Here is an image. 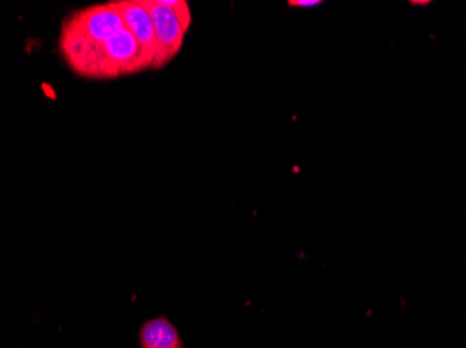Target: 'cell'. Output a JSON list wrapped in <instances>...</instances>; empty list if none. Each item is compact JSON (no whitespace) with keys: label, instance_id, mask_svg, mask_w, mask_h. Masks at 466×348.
Masks as SVG:
<instances>
[{"label":"cell","instance_id":"1","mask_svg":"<svg viewBox=\"0 0 466 348\" xmlns=\"http://www.w3.org/2000/svg\"><path fill=\"white\" fill-rule=\"evenodd\" d=\"M153 69V63L132 31L126 27L104 44L96 45L73 72L94 80H108Z\"/></svg>","mask_w":466,"mask_h":348},{"label":"cell","instance_id":"2","mask_svg":"<svg viewBox=\"0 0 466 348\" xmlns=\"http://www.w3.org/2000/svg\"><path fill=\"white\" fill-rule=\"evenodd\" d=\"M153 18L157 38V57L154 70L162 69L179 54L185 42L192 15L187 2L180 0L177 6H167L161 0H144Z\"/></svg>","mask_w":466,"mask_h":348},{"label":"cell","instance_id":"3","mask_svg":"<svg viewBox=\"0 0 466 348\" xmlns=\"http://www.w3.org/2000/svg\"><path fill=\"white\" fill-rule=\"evenodd\" d=\"M125 28V20L116 2H111L78 10L63 23L60 34L80 39L91 49L108 41Z\"/></svg>","mask_w":466,"mask_h":348},{"label":"cell","instance_id":"4","mask_svg":"<svg viewBox=\"0 0 466 348\" xmlns=\"http://www.w3.org/2000/svg\"><path fill=\"white\" fill-rule=\"evenodd\" d=\"M126 27L132 31L143 51L156 66L157 38L154 31L153 18L147 9L144 0H120L116 2Z\"/></svg>","mask_w":466,"mask_h":348},{"label":"cell","instance_id":"5","mask_svg":"<svg viewBox=\"0 0 466 348\" xmlns=\"http://www.w3.org/2000/svg\"><path fill=\"white\" fill-rule=\"evenodd\" d=\"M138 342L141 348H183L179 331L165 315L144 322Z\"/></svg>","mask_w":466,"mask_h":348},{"label":"cell","instance_id":"6","mask_svg":"<svg viewBox=\"0 0 466 348\" xmlns=\"http://www.w3.org/2000/svg\"><path fill=\"white\" fill-rule=\"evenodd\" d=\"M321 2H319V0H290V2H288V5L289 6H296V7H314L319 6Z\"/></svg>","mask_w":466,"mask_h":348}]
</instances>
